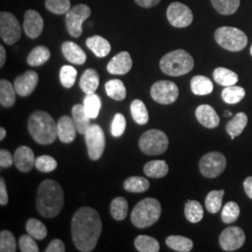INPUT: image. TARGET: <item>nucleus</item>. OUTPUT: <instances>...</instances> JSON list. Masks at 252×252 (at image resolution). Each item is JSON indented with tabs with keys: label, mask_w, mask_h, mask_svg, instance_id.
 <instances>
[{
	"label": "nucleus",
	"mask_w": 252,
	"mask_h": 252,
	"mask_svg": "<svg viewBox=\"0 0 252 252\" xmlns=\"http://www.w3.org/2000/svg\"><path fill=\"white\" fill-rule=\"evenodd\" d=\"M101 232L102 220L94 208L82 207L75 212L71 220V235L75 247L80 252H93Z\"/></svg>",
	"instance_id": "obj_1"
},
{
	"label": "nucleus",
	"mask_w": 252,
	"mask_h": 252,
	"mask_svg": "<svg viewBox=\"0 0 252 252\" xmlns=\"http://www.w3.org/2000/svg\"><path fill=\"white\" fill-rule=\"evenodd\" d=\"M64 204L63 188L54 180H43L36 191V207L39 215L46 219L58 216Z\"/></svg>",
	"instance_id": "obj_2"
},
{
	"label": "nucleus",
	"mask_w": 252,
	"mask_h": 252,
	"mask_svg": "<svg viewBox=\"0 0 252 252\" xmlns=\"http://www.w3.org/2000/svg\"><path fill=\"white\" fill-rule=\"evenodd\" d=\"M27 126L30 135L38 144H52L58 137L57 124L45 111H34L28 119Z\"/></svg>",
	"instance_id": "obj_3"
},
{
	"label": "nucleus",
	"mask_w": 252,
	"mask_h": 252,
	"mask_svg": "<svg viewBox=\"0 0 252 252\" xmlns=\"http://www.w3.org/2000/svg\"><path fill=\"white\" fill-rule=\"evenodd\" d=\"M162 214V207L157 199L148 197L138 202L131 213L132 223L140 229L153 226Z\"/></svg>",
	"instance_id": "obj_4"
},
{
	"label": "nucleus",
	"mask_w": 252,
	"mask_h": 252,
	"mask_svg": "<svg viewBox=\"0 0 252 252\" xmlns=\"http://www.w3.org/2000/svg\"><path fill=\"white\" fill-rule=\"evenodd\" d=\"M194 60L192 56L184 50H176L163 55L160 61L161 70L172 77L186 75L192 70Z\"/></svg>",
	"instance_id": "obj_5"
},
{
	"label": "nucleus",
	"mask_w": 252,
	"mask_h": 252,
	"mask_svg": "<svg viewBox=\"0 0 252 252\" xmlns=\"http://www.w3.org/2000/svg\"><path fill=\"white\" fill-rule=\"evenodd\" d=\"M214 36L219 45L230 52H240L248 45L247 35L235 27H220L217 29Z\"/></svg>",
	"instance_id": "obj_6"
},
{
	"label": "nucleus",
	"mask_w": 252,
	"mask_h": 252,
	"mask_svg": "<svg viewBox=\"0 0 252 252\" xmlns=\"http://www.w3.org/2000/svg\"><path fill=\"white\" fill-rule=\"evenodd\" d=\"M139 148L147 155H161L165 153L169 140L166 134L161 130L152 129L146 131L139 139Z\"/></svg>",
	"instance_id": "obj_7"
},
{
	"label": "nucleus",
	"mask_w": 252,
	"mask_h": 252,
	"mask_svg": "<svg viewBox=\"0 0 252 252\" xmlns=\"http://www.w3.org/2000/svg\"><path fill=\"white\" fill-rule=\"evenodd\" d=\"M84 137L89 158L93 161L99 160L106 147V137L103 129L98 125H91L85 132Z\"/></svg>",
	"instance_id": "obj_8"
},
{
	"label": "nucleus",
	"mask_w": 252,
	"mask_h": 252,
	"mask_svg": "<svg viewBox=\"0 0 252 252\" xmlns=\"http://www.w3.org/2000/svg\"><path fill=\"white\" fill-rule=\"evenodd\" d=\"M226 164L225 156L222 153L211 152L205 154L201 158L199 162V169L204 177L207 179H214L225 170Z\"/></svg>",
	"instance_id": "obj_9"
},
{
	"label": "nucleus",
	"mask_w": 252,
	"mask_h": 252,
	"mask_svg": "<svg viewBox=\"0 0 252 252\" xmlns=\"http://www.w3.org/2000/svg\"><path fill=\"white\" fill-rule=\"evenodd\" d=\"M91 15V9L85 4L76 5L65 13V26L70 36L79 37L82 34V24Z\"/></svg>",
	"instance_id": "obj_10"
},
{
	"label": "nucleus",
	"mask_w": 252,
	"mask_h": 252,
	"mask_svg": "<svg viewBox=\"0 0 252 252\" xmlns=\"http://www.w3.org/2000/svg\"><path fill=\"white\" fill-rule=\"evenodd\" d=\"M22 29L17 18L10 12L0 13V36L8 45H13L21 38Z\"/></svg>",
	"instance_id": "obj_11"
},
{
	"label": "nucleus",
	"mask_w": 252,
	"mask_h": 252,
	"mask_svg": "<svg viewBox=\"0 0 252 252\" xmlns=\"http://www.w3.org/2000/svg\"><path fill=\"white\" fill-rule=\"evenodd\" d=\"M180 91L173 81H159L151 88V95L155 102L161 105H170L178 99Z\"/></svg>",
	"instance_id": "obj_12"
},
{
	"label": "nucleus",
	"mask_w": 252,
	"mask_h": 252,
	"mask_svg": "<svg viewBox=\"0 0 252 252\" xmlns=\"http://www.w3.org/2000/svg\"><path fill=\"white\" fill-rule=\"evenodd\" d=\"M166 16L173 27L179 28L189 27L193 21L192 11L180 2H173L168 6Z\"/></svg>",
	"instance_id": "obj_13"
},
{
	"label": "nucleus",
	"mask_w": 252,
	"mask_h": 252,
	"mask_svg": "<svg viewBox=\"0 0 252 252\" xmlns=\"http://www.w3.org/2000/svg\"><path fill=\"white\" fill-rule=\"evenodd\" d=\"M246 241L243 230L237 226H231L224 229L220 235V245L225 252H234L240 249Z\"/></svg>",
	"instance_id": "obj_14"
},
{
	"label": "nucleus",
	"mask_w": 252,
	"mask_h": 252,
	"mask_svg": "<svg viewBox=\"0 0 252 252\" xmlns=\"http://www.w3.org/2000/svg\"><path fill=\"white\" fill-rule=\"evenodd\" d=\"M38 83V75L33 70H28L27 72L18 76L14 80V88L20 96L26 97L30 95L36 89Z\"/></svg>",
	"instance_id": "obj_15"
},
{
	"label": "nucleus",
	"mask_w": 252,
	"mask_h": 252,
	"mask_svg": "<svg viewBox=\"0 0 252 252\" xmlns=\"http://www.w3.org/2000/svg\"><path fill=\"white\" fill-rule=\"evenodd\" d=\"M44 27L43 19L41 15L34 9H28L25 14L24 30L30 38H36L42 33Z\"/></svg>",
	"instance_id": "obj_16"
},
{
	"label": "nucleus",
	"mask_w": 252,
	"mask_h": 252,
	"mask_svg": "<svg viewBox=\"0 0 252 252\" xmlns=\"http://www.w3.org/2000/svg\"><path fill=\"white\" fill-rule=\"evenodd\" d=\"M13 160L16 168L24 173L31 171L36 162L34 152L27 146L19 147L13 155Z\"/></svg>",
	"instance_id": "obj_17"
},
{
	"label": "nucleus",
	"mask_w": 252,
	"mask_h": 252,
	"mask_svg": "<svg viewBox=\"0 0 252 252\" xmlns=\"http://www.w3.org/2000/svg\"><path fill=\"white\" fill-rule=\"evenodd\" d=\"M132 66L131 55L128 52H121L108 62L107 69L112 75H126L131 70Z\"/></svg>",
	"instance_id": "obj_18"
},
{
	"label": "nucleus",
	"mask_w": 252,
	"mask_h": 252,
	"mask_svg": "<svg viewBox=\"0 0 252 252\" xmlns=\"http://www.w3.org/2000/svg\"><path fill=\"white\" fill-rule=\"evenodd\" d=\"M77 128L74 124L73 119L69 116H62L57 123V133L58 138L64 144L73 142L77 135Z\"/></svg>",
	"instance_id": "obj_19"
},
{
	"label": "nucleus",
	"mask_w": 252,
	"mask_h": 252,
	"mask_svg": "<svg viewBox=\"0 0 252 252\" xmlns=\"http://www.w3.org/2000/svg\"><path fill=\"white\" fill-rule=\"evenodd\" d=\"M199 123L208 129L216 128L220 125V117L216 110L209 105H200L195 110Z\"/></svg>",
	"instance_id": "obj_20"
},
{
	"label": "nucleus",
	"mask_w": 252,
	"mask_h": 252,
	"mask_svg": "<svg viewBox=\"0 0 252 252\" xmlns=\"http://www.w3.org/2000/svg\"><path fill=\"white\" fill-rule=\"evenodd\" d=\"M62 53L64 58L75 64H83L87 60L85 52L72 41H65L62 44Z\"/></svg>",
	"instance_id": "obj_21"
},
{
	"label": "nucleus",
	"mask_w": 252,
	"mask_h": 252,
	"mask_svg": "<svg viewBox=\"0 0 252 252\" xmlns=\"http://www.w3.org/2000/svg\"><path fill=\"white\" fill-rule=\"evenodd\" d=\"M99 86V74L94 69L88 68L81 75L80 87L85 94H94Z\"/></svg>",
	"instance_id": "obj_22"
},
{
	"label": "nucleus",
	"mask_w": 252,
	"mask_h": 252,
	"mask_svg": "<svg viewBox=\"0 0 252 252\" xmlns=\"http://www.w3.org/2000/svg\"><path fill=\"white\" fill-rule=\"evenodd\" d=\"M16 91L14 85L8 80L0 81V104L4 108H11L16 102Z\"/></svg>",
	"instance_id": "obj_23"
},
{
	"label": "nucleus",
	"mask_w": 252,
	"mask_h": 252,
	"mask_svg": "<svg viewBox=\"0 0 252 252\" xmlns=\"http://www.w3.org/2000/svg\"><path fill=\"white\" fill-rule=\"evenodd\" d=\"M86 46L97 57H106L111 51V46L106 38L101 36H93L86 39Z\"/></svg>",
	"instance_id": "obj_24"
},
{
	"label": "nucleus",
	"mask_w": 252,
	"mask_h": 252,
	"mask_svg": "<svg viewBox=\"0 0 252 252\" xmlns=\"http://www.w3.org/2000/svg\"><path fill=\"white\" fill-rule=\"evenodd\" d=\"M72 119L77 131L81 135H84L91 126V118L86 114L83 105L76 104L73 106Z\"/></svg>",
	"instance_id": "obj_25"
},
{
	"label": "nucleus",
	"mask_w": 252,
	"mask_h": 252,
	"mask_svg": "<svg viewBox=\"0 0 252 252\" xmlns=\"http://www.w3.org/2000/svg\"><path fill=\"white\" fill-rule=\"evenodd\" d=\"M143 170L145 174L150 178L161 179L168 174L169 167L165 161L155 160V161L147 162L144 165Z\"/></svg>",
	"instance_id": "obj_26"
},
{
	"label": "nucleus",
	"mask_w": 252,
	"mask_h": 252,
	"mask_svg": "<svg viewBox=\"0 0 252 252\" xmlns=\"http://www.w3.org/2000/svg\"><path fill=\"white\" fill-rule=\"evenodd\" d=\"M248 116L244 112H238L226 126V131L234 140L235 136L241 135L248 125Z\"/></svg>",
	"instance_id": "obj_27"
},
{
	"label": "nucleus",
	"mask_w": 252,
	"mask_h": 252,
	"mask_svg": "<svg viewBox=\"0 0 252 252\" xmlns=\"http://www.w3.org/2000/svg\"><path fill=\"white\" fill-rule=\"evenodd\" d=\"M213 82L205 76H194L190 81L191 92L196 95H207L213 92Z\"/></svg>",
	"instance_id": "obj_28"
},
{
	"label": "nucleus",
	"mask_w": 252,
	"mask_h": 252,
	"mask_svg": "<svg viewBox=\"0 0 252 252\" xmlns=\"http://www.w3.org/2000/svg\"><path fill=\"white\" fill-rule=\"evenodd\" d=\"M51 57V52L45 46H36L27 56V63L31 66H39Z\"/></svg>",
	"instance_id": "obj_29"
},
{
	"label": "nucleus",
	"mask_w": 252,
	"mask_h": 252,
	"mask_svg": "<svg viewBox=\"0 0 252 252\" xmlns=\"http://www.w3.org/2000/svg\"><path fill=\"white\" fill-rule=\"evenodd\" d=\"M165 244L175 252H189L193 248L192 241L182 235H170L166 238Z\"/></svg>",
	"instance_id": "obj_30"
},
{
	"label": "nucleus",
	"mask_w": 252,
	"mask_h": 252,
	"mask_svg": "<svg viewBox=\"0 0 252 252\" xmlns=\"http://www.w3.org/2000/svg\"><path fill=\"white\" fill-rule=\"evenodd\" d=\"M213 78L218 84L225 87L234 85L238 81L237 74L225 67H217L213 72Z\"/></svg>",
	"instance_id": "obj_31"
},
{
	"label": "nucleus",
	"mask_w": 252,
	"mask_h": 252,
	"mask_svg": "<svg viewBox=\"0 0 252 252\" xmlns=\"http://www.w3.org/2000/svg\"><path fill=\"white\" fill-rule=\"evenodd\" d=\"M130 110H131L132 117L136 124L140 126H144L149 122V119H150L149 112L143 101L140 99L134 100L131 103Z\"/></svg>",
	"instance_id": "obj_32"
},
{
	"label": "nucleus",
	"mask_w": 252,
	"mask_h": 252,
	"mask_svg": "<svg viewBox=\"0 0 252 252\" xmlns=\"http://www.w3.org/2000/svg\"><path fill=\"white\" fill-rule=\"evenodd\" d=\"M105 88L107 94L110 98L116 101H123L126 99V88L124 82L121 80L114 79L108 81L105 85Z\"/></svg>",
	"instance_id": "obj_33"
},
{
	"label": "nucleus",
	"mask_w": 252,
	"mask_h": 252,
	"mask_svg": "<svg viewBox=\"0 0 252 252\" xmlns=\"http://www.w3.org/2000/svg\"><path fill=\"white\" fill-rule=\"evenodd\" d=\"M101 106H102V102L100 99L99 95L96 94L95 93L85 95L83 99V107L86 114L91 119L97 118L101 109Z\"/></svg>",
	"instance_id": "obj_34"
},
{
	"label": "nucleus",
	"mask_w": 252,
	"mask_h": 252,
	"mask_svg": "<svg viewBox=\"0 0 252 252\" xmlns=\"http://www.w3.org/2000/svg\"><path fill=\"white\" fill-rule=\"evenodd\" d=\"M135 247L140 252H158L160 251L158 240L149 235H138L135 239Z\"/></svg>",
	"instance_id": "obj_35"
},
{
	"label": "nucleus",
	"mask_w": 252,
	"mask_h": 252,
	"mask_svg": "<svg viewBox=\"0 0 252 252\" xmlns=\"http://www.w3.org/2000/svg\"><path fill=\"white\" fill-rule=\"evenodd\" d=\"M184 213H185L186 219L189 220V222L197 223L202 220L204 217V209L202 205L197 201L188 200L185 205Z\"/></svg>",
	"instance_id": "obj_36"
},
{
	"label": "nucleus",
	"mask_w": 252,
	"mask_h": 252,
	"mask_svg": "<svg viewBox=\"0 0 252 252\" xmlns=\"http://www.w3.org/2000/svg\"><path fill=\"white\" fill-rule=\"evenodd\" d=\"M150 188V181L142 177H130L124 182V189L129 192L140 193Z\"/></svg>",
	"instance_id": "obj_37"
},
{
	"label": "nucleus",
	"mask_w": 252,
	"mask_h": 252,
	"mask_svg": "<svg viewBox=\"0 0 252 252\" xmlns=\"http://www.w3.org/2000/svg\"><path fill=\"white\" fill-rule=\"evenodd\" d=\"M246 95V91L240 86H227L223 91L221 92V97L223 101L230 104V105H234L239 103L241 100L244 99Z\"/></svg>",
	"instance_id": "obj_38"
},
{
	"label": "nucleus",
	"mask_w": 252,
	"mask_h": 252,
	"mask_svg": "<svg viewBox=\"0 0 252 252\" xmlns=\"http://www.w3.org/2000/svg\"><path fill=\"white\" fill-rule=\"evenodd\" d=\"M128 213V203L125 197L119 196L110 204V214L116 220H124Z\"/></svg>",
	"instance_id": "obj_39"
},
{
	"label": "nucleus",
	"mask_w": 252,
	"mask_h": 252,
	"mask_svg": "<svg viewBox=\"0 0 252 252\" xmlns=\"http://www.w3.org/2000/svg\"><path fill=\"white\" fill-rule=\"evenodd\" d=\"M224 195V189L219 190H211L206 197V207L207 211L216 214L218 213L221 206H222V198Z\"/></svg>",
	"instance_id": "obj_40"
},
{
	"label": "nucleus",
	"mask_w": 252,
	"mask_h": 252,
	"mask_svg": "<svg viewBox=\"0 0 252 252\" xmlns=\"http://www.w3.org/2000/svg\"><path fill=\"white\" fill-rule=\"evenodd\" d=\"M26 229L28 234H30L36 240L44 239L48 234V231L44 223H42L40 220L34 218L29 219L27 220Z\"/></svg>",
	"instance_id": "obj_41"
},
{
	"label": "nucleus",
	"mask_w": 252,
	"mask_h": 252,
	"mask_svg": "<svg viewBox=\"0 0 252 252\" xmlns=\"http://www.w3.org/2000/svg\"><path fill=\"white\" fill-rule=\"evenodd\" d=\"M212 6L222 15H231L239 8L240 0H211Z\"/></svg>",
	"instance_id": "obj_42"
},
{
	"label": "nucleus",
	"mask_w": 252,
	"mask_h": 252,
	"mask_svg": "<svg viewBox=\"0 0 252 252\" xmlns=\"http://www.w3.org/2000/svg\"><path fill=\"white\" fill-rule=\"evenodd\" d=\"M240 214V207L235 202H228L222 208L221 220L226 224L234 223Z\"/></svg>",
	"instance_id": "obj_43"
},
{
	"label": "nucleus",
	"mask_w": 252,
	"mask_h": 252,
	"mask_svg": "<svg viewBox=\"0 0 252 252\" xmlns=\"http://www.w3.org/2000/svg\"><path fill=\"white\" fill-rule=\"evenodd\" d=\"M78 72L71 65H63L60 69V81L64 88L69 89L74 86Z\"/></svg>",
	"instance_id": "obj_44"
},
{
	"label": "nucleus",
	"mask_w": 252,
	"mask_h": 252,
	"mask_svg": "<svg viewBox=\"0 0 252 252\" xmlns=\"http://www.w3.org/2000/svg\"><path fill=\"white\" fill-rule=\"evenodd\" d=\"M17 243L13 234L8 230H4L0 233V252H16Z\"/></svg>",
	"instance_id": "obj_45"
},
{
	"label": "nucleus",
	"mask_w": 252,
	"mask_h": 252,
	"mask_svg": "<svg viewBox=\"0 0 252 252\" xmlns=\"http://www.w3.org/2000/svg\"><path fill=\"white\" fill-rule=\"evenodd\" d=\"M57 161L49 155H41L36 158L35 167L42 173H50L57 168Z\"/></svg>",
	"instance_id": "obj_46"
},
{
	"label": "nucleus",
	"mask_w": 252,
	"mask_h": 252,
	"mask_svg": "<svg viewBox=\"0 0 252 252\" xmlns=\"http://www.w3.org/2000/svg\"><path fill=\"white\" fill-rule=\"evenodd\" d=\"M47 9L54 14H65L70 8V0H46Z\"/></svg>",
	"instance_id": "obj_47"
},
{
	"label": "nucleus",
	"mask_w": 252,
	"mask_h": 252,
	"mask_svg": "<svg viewBox=\"0 0 252 252\" xmlns=\"http://www.w3.org/2000/svg\"><path fill=\"white\" fill-rule=\"evenodd\" d=\"M126 119L122 113H116L111 123V135L120 137L126 132Z\"/></svg>",
	"instance_id": "obj_48"
},
{
	"label": "nucleus",
	"mask_w": 252,
	"mask_h": 252,
	"mask_svg": "<svg viewBox=\"0 0 252 252\" xmlns=\"http://www.w3.org/2000/svg\"><path fill=\"white\" fill-rule=\"evenodd\" d=\"M19 247L21 252H38L39 249L35 241V238L30 234L22 235L19 240Z\"/></svg>",
	"instance_id": "obj_49"
},
{
	"label": "nucleus",
	"mask_w": 252,
	"mask_h": 252,
	"mask_svg": "<svg viewBox=\"0 0 252 252\" xmlns=\"http://www.w3.org/2000/svg\"><path fill=\"white\" fill-rule=\"evenodd\" d=\"M14 162L13 157L9 151L2 149L0 151V166L1 168H8Z\"/></svg>",
	"instance_id": "obj_50"
},
{
	"label": "nucleus",
	"mask_w": 252,
	"mask_h": 252,
	"mask_svg": "<svg viewBox=\"0 0 252 252\" xmlns=\"http://www.w3.org/2000/svg\"><path fill=\"white\" fill-rule=\"evenodd\" d=\"M46 252H64L65 247L64 244L61 239H54L51 241V243L48 245Z\"/></svg>",
	"instance_id": "obj_51"
},
{
	"label": "nucleus",
	"mask_w": 252,
	"mask_h": 252,
	"mask_svg": "<svg viewBox=\"0 0 252 252\" xmlns=\"http://www.w3.org/2000/svg\"><path fill=\"white\" fill-rule=\"evenodd\" d=\"M9 203V195L7 191L6 182L3 178L0 179V205L6 206Z\"/></svg>",
	"instance_id": "obj_52"
},
{
	"label": "nucleus",
	"mask_w": 252,
	"mask_h": 252,
	"mask_svg": "<svg viewBox=\"0 0 252 252\" xmlns=\"http://www.w3.org/2000/svg\"><path fill=\"white\" fill-rule=\"evenodd\" d=\"M135 3L142 8L150 9L160 3L161 0H135Z\"/></svg>",
	"instance_id": "obj_53"
},
{
	"label": "nucleus",
	"mask_w": 252,
	"mask_h": 252,
	"mask_svg": "<svg viewBox=\"0 0 252 252\" xmlns=\"http://www.w3.org/2000/svg\"><path fill=\"white\" fill-rule=\"evenodd\" d=\"M244 189L247 195L252 199V177L247 178L244 181Z\"/></svg>",
	"instance_id": "obj_54"
},
{
	"label": "nucleus",
	"mask_w": 252,
	"mask_h": 252,
	"mask_svg": "<svg viewBox=\"0 0 252 252\" xmlns=\"http://www.w3.org/2000/svg\"><path fill=\"white\" fill-rule=\"evenodd\" d=\"M6 62V50L4 47L0 46V67H3Z\"/></svg>",
	"instance_id": "obj_55"
},
{
	"label": "nucleus",
	"mask_w": 252,
	"mask_h": 252,
	"mask_svg": "<svg viewBox=\"0 0 252 252\" xmlns=\"http://www.w3.org/2000/svg\"><path fill=\"white\" fill-rule=\"evenodd\" d=\"M6 135H7L6 129L3 128V127H1V128H0V140H1V141L6 137Z\"/></svg>",
	"instance_id": "obj_56"
},
{
	"label": "nucleus",
	"mask_w": 252,
	"mask_h": 252,
	"mask_svg": "<svg viewBox=\"0 0 252 252\" xmlns=\"http://www.w3.org/2000/svg\"><path fill=\"white\" fill-rule=\"evenodd\" d=\"M225 117H230V116H232V113L230 112V111H225Z\"/></svg>",
	"instance_id": "obj_57"
},
{
	"label": "nucleus",
	"mask_w": 252,
	"mask_h": 252,
	"mask_svg": "<svg viewBox=\"0 0 252 252\" xmlns=\"http://www.w3.org/2000/svg\"><path fill=\"white\" fill-rule=\"evenodd\" d=\"M251 54H252V47H251Z\"/></svg>",
	"instance_id": "obj_58"
}]
</instances>
